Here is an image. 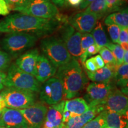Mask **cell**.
<instances>
[{
	"label": "cell",
	"instance_id": "14",
	"mask_svg": "<svg viewBox=\"0 0 128 128\" xmlns=\"http://www.w3.org/2000/svg\"><path fill=\"white\" fill-rule=\"evenodd\" d=\"M0 126L6 128H28L26 121L18 109L5 108L0 118Z\"/></svg>",
	"mask_w": 128,
	"mask_h": 128
},
{
	"label": "cell",
	"instance_id": "29",
	"mask_svg": "<svg viewBox=\"0 0 128 128\" xmlns=\"http://www.w3.org/2000/svg\"><path fill=\"white\" fill-rule=\"evenodd\" d=\"M99 53L105 64H106L107 65H116V59L113 53L108 48L106 47L100 48Z\"/></svg>",
	"mask_w": 128,
	"mask_h": 128
},
{
	"label": "cell",
	"instance_id": "47",
	"mask_svg": "<svg viewBox=\"0 0 128 128\" xmlns=\"http://www.w3.org/2000/svg\"><path fill=\"white\" fill-rule=\"evenodd\" d=\"M0 128H4V127H2V126H0Z\"/></svg>",
	"mask_w": 128,
	"mask_h": 128
},
{
	"label": "cell",
	"instance_id": "15",
	"mask_svg": "<svg viewBox=\"0 0 128 128\" xmlns=\"http://www.w3.org/2000/svg\"><path fill=\"white\" fill-rule=\"evenodd\" d=\"M65 106V101L50 106L48 108L45 119L41 128H63L62 113Z\"/></svg>",
	"mask_w": 128,
	"mask_h": 128
},
{
	"label": "cell",
	"instance_id": "38",
	"mask_svg": "<svg viewBox=\"0 0 128 128\" xmlns=\"http://www.w3.org/2000/svg\"><path fill=\"white\" fill-rule=\"evenodd\" d=\"M92 58H93L94 61L95 62L96 66H97L98 70V69L103 68V67L105 66L104 62L103 59L102 58V57H101V56L100 55H97Z\"/></svg>",
	"mask_w": 128,
	"mask_h": 128
},
{
	"label": "cell",
	"instance_id": "12",
	"mask_svg": "<svg viewBox=\"0 0 128 128\" xmlns=\"http://www.w3.org/2000/svg\"><path fill=\"white\" fill-rule=\"evenodd\" d=\"M103 108L104 110L116 112L123 114H128V94L114 87L108 94L103 104Z\"/></svg>",
	"mask_w": 128,
	"mask_h": 128
},
{
	"label": "cell",
	"instance_id": "11",
	"mask_svg": "<svg viewBox=\"0 0 128 128\" xmlns=\"http://www.w3.org/2000/svg\"><path fill=\"white\" fill-rule=\"evenodd\" d=\"M44 103L37 102L28 108L19 110L28 124V128H41L48 111Z\"/></svg>",
	"mask_w": 128,
	"mask_h": 128
},
{
	"label": "cell",
	"instance_id": "39",
	"mask_svg": "<svg viewBox=\"0 0 128 128\" xmlns=\"http://www.w3.org/2000/svg\"><path fill=\"white\" fill-rule=\"evenodd\" d=\"M71 119V113L68 110L64 109L63 113H62V124L63 126L65 124L68 122V121Z\"/></svg>",
	"mask_w": 128,
	"mask_h": 128
},
{
	"label": "cell",
	"instance_id": "27",
	"mask_svg": "<svg viewBox=\"0 0 128 128\" xmlns=\"http://www.w3.org/2000/svg\"><path fill=\"white\" fill-rule=\"evenodd\" d=\"M105 47L108 48L113 53V55L116 59L117 66H120L122 64H123L124 50L119 44H112L110 42Z\"/></svg>",
	"mask_w": 128,
	"mask_h": 128
},
{
	"label": "cell",
	"instance_id": "31",
	"mask_svg": "<svg viewBox=\"0 0 128 128\" xmlns=\"http://www.w3.org/2000/svg\"><path fill=\"white\" fill-rule=\"evenodd\" d=\"M12 56L7 52L0 50V71H4L10 66Z\"/></svg>",
	"mask_w": 128,
	"mask_h": 128
},
{
	"label": "cell",
	"instance_id": "7",
	"mask_svg": "<svg viewBox=\"0 0 128 128\" xmlns=\"http://www.w3.org/2000/svg\"><path fill=\"white\" fill-rule=\"evenodd\" d=\"M14 11L43 18L58 19L59 16L58 8L51 0H30Z\"/></svg>",
	"mask_w": 128,
	"mask_h": 128
},
{
	"label": "cell",
	"instance_id": "45",
	"mask_svg": "<svg viewBox=\"0 0 128 128\" xmlns=\"http://www.w3.org/2000/svg\"><path fill=\"white\" fill-rule=\"evenodd\" d=\"M123 64H128V50L124 51V60H123Z\"/></svg>",
	"mask_w": 128,
	"mask_h": 128
},
{
	"label": "cell",
	"instance_id": "1",
	"mask_svg": "<svg viewBox=\"0 0 128 128\" xmlns=\"http://www.w3.org/2000/svg\"><path fill=\"white\" fill-rule=\"evenodd\" d=\"M56 18H39L28 14L18 13L10 15L0 23V32H23L40 38L52 34L60 26Z\"/></svg>",
	"mask_w": 128,
	"mask_h": 128
},
{
	"label": "cell",
	"instance_id": "26",
	"mask_svg": "<svg viewBox=\"0 0 128 128\" xmlns=\"http://www.w3.org/2000/svg\"><path fill=\"white\" fill-rule=\"evenodd\" d=\"M95 44L92 36L90 33H82L81 35V55L80 59L81 63L84 64L86 60H87V56L86 55V52L88 48L92 44Z\"/></svg>",
	"mask_w": 128,
	"mask_h": 128
},
{
	"label": "cell",
	"instance_id": "10",
	"mask_svg": "<svg viewBox=\"0 0 128 128\" xmlns=\"http://www.w3.org/2000/svg\"><path fill=\"white\" fill-rule=\"evenodd\" d=\"M81 33L70 24H66L61 28L60 39L63 42L68 52L73 58L78 60L81 55Z\"/></svg>",
	"mask_w": 128,
	"mask_h": 128
},
{
	"label": "cell",
	"instance_id": "2",
	"mask_svg": "<svg viewBox=\"0 0 128 128\" xmlns=\"http://www.w3.org/2000/svg\"><path fill=\"white\" fill-rule=\"evenodd\" d=\"M55 76L61 82L66 100L79 95L87 82L79 62L73 58L68 63L58 67Z\"/></svg>",
	"mask_w": 128,
	"mask_h": 128
},
{
	"label": "cell",
	"instance_id": "32",
	"mask_svg": "<svg viewBox=\"0 0 128 128\" xmlns=\"http://www.w3.org/2000/svg\"><path fill=\"white\" fill-rule=\"evenodd\" d=\"M108 12L119 10L126 2V0H105Z\"/></svg>",
	"mask_w": 128,
	"mask_h": 128
},
{
	"label": "cell",
	"instance_id": "6",
	"mask_svg": "<svg viewBox=\"0 0 128 128\" xmlns=\"http://www.w3.org/2000/svg\"><path fill=\"white\" fill-rule=\"evenodd\" d=\"M8 108L23 109L36 103V94L35 92L6 87L0 93Z\"/></svg>",
	"mask_w": 128,
	"mask_h": 128
},
{
	"label": "cell",
	"instance_id": "30",
	"mask_svg": "<svg viewBox=\"0 0 128 128\" xmlns=\"http://www.w3.org/2000/svg\"><path fill=\"white\" fill-rule=\"evenodd\" d=\"M124 50H128V28H120L118 44Z\"/></svg>",
	"mask_w": 128,
	"mask_h": 128
},
{
	"label": "cell",
	"instance_id": "23",
	"mask_svg": "<svg viewBox=\"0 0 128 128\" xmlns=\"http://www.w3.org/2000/svg\"><path fill=\"white\" fill-rule=\"evenodd\" d=\"M92 33L94 42L100 48L105 47L108 43H110L108 36L106 34L104 27L101 23L96 24L95 28L92 30Z\"/></svg>",
	"mask_w": 128,
	"mask_h": 128
},
{
	"label": "cell",
	"instance_id": "19",
	"mask_svg": "<svg viewBox=\"0 0 128 128\" xmlns=\"http://www.w3.org/2000/svg\"><path fill=\"white\" fill-rule=\"evenodd\" d=\"M117 67L116 65H106L94 72H90L87 70L86 72L88 77L92 82L108 83L114 78Z\"/></svg>",
	"mask_w": 128,
	"mask_h": 128
},
{
	"label": "cell",
	"instance_id": "17",
	"mask_svg": "<svg viewBox=\"0 0 128 128\" xmlns=\"http://www.w3.org/2000/svg\"><path fill=\"white\" fill-rule=\"evenodd\" d=\"M103 110L104 109L103 105L90 106L88 109L83 114L71 118L66 124H64L63 128H82Z\"/></svg>",
	"mask_w": 128,
	"mask_h": 128
},
{
	"label": "cell",
	"instance_id": "28",
	"mask_svg": "<svg viewBox=\"0 0 128 128\" xmlns=\"http://www.w3.org/2000/svg\"><path fill=\"white\" fill-rule=\"evenodd\" d=\"M104 127H106V124L103 110L93 119L87 123L82 128H103Z\"/></svg>",
	"mask_w": 128,
	"mask_h": 128
},
{
	"label": "cell",
	"instance_id": "33",
	"mask_svg": "<svg viewBox=\"0 0 128 128\" xmlns=\"http://www.w3.org/2000/svg\"><path fill=\"white\" fill-rule=\"evenodd\" d=\"M108 30L112 40L114 44H118L119 37L120 27L118 25L111 24L108 26Z\"/></svg>",
	"mask_w": 128,
	"mask_h": 128
},
{
	"label": "cell",
	"instance_id": "48",
	"mask_svg": "<svg viewBox=\"0 0 128 128\" xmlns=\"http://www.w3.org/2000/svg\"><path fill=\"white\" fill-rule=\"evenodd\" d=\"M108 128V127H107V126H106V127H104V128Z\"/></svg>",
	"mask_w": 128,
	"mask_h": 128
},
{
	"label": "cell",
	"instance_id": "22",
	"mask_svg": "<svg viewBox=\"0 0 128 128\" xmlns=\"http://www.w3.org/2000/svg\"><path fill=\"white\" fill-rule=\"evenodd\" d=\"M106 25H118L120 28H128V11L124 9L108 15L104 20Z\"/></svg>",
	"mask_w": 128,
	"mask_h": 128
},
{
	"label": "cell",
	"instance_id": "21",
	"mask_svg": "<svg viewBox=\"0 0 128 128\" xmlns=\"http://www.w3.org/2000/svg\"><path fill=\"white\" fill-rule=\"evenodd\" d=\"M90 108L84 98L76 97L65 102L64 109L71 113V118L83 114Z\"/></svg>",
	"mask_w": 128,
	"mask_h": 128
},
{
	"label": "cell",
	"instance_id": "40",
	"mask_svg": "<svg viewBox=\"0 0 128 128\" xmlns=\"http://www.w3.org/2000/svg\"><path fill=\"white\" fill-rule=\"evenodd\" d=\"M6 78V74L4 72L0 71V92L4 88L5 81Z\"/></svg>",
	"mask_w": 128,
	"mask_h": 128
},
{
	"label": "cell",
	"instance_id": "5",
	"mask_svg": "<svg viewBox=\"0 0 128 128\" xmlns=\"http://www.w3.org/2000/svg\"><path fill=\"white\" fill-rule=\"evenodd\" d=\"M42 50L45 56L56 68L65 65L71 60L72 56L60 38L49 36L42 40Z\"/></svg>",
	"mask_w": 128,
	"mask_h": 128
},
{
	"label": "cell",
	"instance_id": "37",
	"mask_svg": "<svg viewBox=\"0 0 128 128\" xmlns=\"http://www.w3.org/2000/svg\"><path fill=\"white\" fill-rule=\"evenodd\" d=\"M10 13L7 3L4 0H0V15L6 16Z\"/></svg>",
	"mask_w": 128,
	"mask_h": 128
},
{
	"label": "cell",
	"instance_id": "18",
	"mask_svg": "<svg viewBox=\"0 0 128 128\" xmlns=\"http://www.w3.org/2000/svg\"><path fill=\"white\" fill-rule=\"evenodd\" d=\"M39 55L38 49H33L20 55L16 61V65L20 70L34 76L37 59Z\"/></svg>",
	"mask_w": 128,
	"mask_h": 128
},
{
	"label": "cell",
	"instance_id": "16",
	"mask_svg": "<svg viewBox=\"0 0 128 128\" xmlns=\"http://www.w3.org/2000/svg\"><path fill=\"white\" fill-rule=\"evenodd\" d=\"M57 68L44 55H39L37 59L34 76L40 83H44L55 75Z\"/></svg>",
	"mask_w": 128,
	"mask_h": 128
},
{
	"label": "cell",
	"instance_id": "35",
	"mask_svg": "<svg viewBox=\"0 0 128 128\" xmlns=\"http://www.w3.org/2000/svg\"><path fill=\"white\" fill-rule=\"evenodd\" d=\"M84 64L86 68V70L90 72H94L98 70L92 57L90 58V59H88V60H86Z\"/></svg>",
	"mask_w": 128,
	"mask_h": 128
},
{
	"label": "cell",
	"instance_id": "9",
	"mask_svg": "<svg viewBox=\"0 0 128 128\" xmlns=\"http://www.w3.org/2000/svg\"><path fill=\"white\" fill-rule=\"evenodd\" d=\"M113 87L110 82L90 83L86 88L84 100L87 102L89 106H103Z\"/></svg>",
	"mask_w": 128,
	"mask_h": 128
},
{
	"label": "cell",
	"instance_id": "34",
	"mask_svg": "<svg viewBox=\"0 0 128 128\" xmlns=\"http://www.w3.org/2000/svg\"><path fill=\"white\" fill-rule=\"evenodd\" d=\"M7 3L9 10L14 11L17 8L22 7L30 0H4Z\"/></svg>",
	"mask_w": 128,
	"mask_h": 128
},
{
	"label": "cell",
	"instance_id": "43",
	"mask_svg": "<svg viewBox=\"0 0 128 128\" xmlns=\"http://www.w3.org/2000/svg\"><path fill=\"white\" fill-rule=\"evenodd\" d=\"M51 1L55 6L62 7V6H64V4H65L66 0H51Z\"/></svg>",
	"mask_w": 128,
	"mask_h": 128
},
{
	"label": "cell",
	"instance_id": "3",
	"mask_svg": "<svg viewBox=\"0 0 128 128\" xmlns=\"http://www.w3.org/2000/svg\"><path fill=\"white\" fill-rule=\"evenodd\" d=\"M5 87L28 91L37 93L41 87L39 82L34 76L22 71L12 64L8 69L5 81Z\"/></svg>",
	"mask_w": 128,
	"mask_h": 128
},
{
	"label": "cell",
	"instance_id": "20",
	"mask_svg": "<svg viewBox=\"0 0 128 128\" xmlns=\"http://www.w3.org/2000/svg\"><path fill=\"white\" fill-rule=\"evenodd\" d=\"M107 127L109 128H128V114H123L116 112L104 110Z\"/></svg>",
	"mask_w": 128,
	"mask_h": 128
},
{
	"label": "cell",
	"instance_id": "44",
	"mask_svg": "<svg viewBox=\"0 0 128 128\" xmlns=\"http://www.w3.org/2000/svg\"><path fill=\"white\" fill-rule=\"evenodd\" d=\"M5 108H6L5 101L2 96H0V111H2Z\"/></svg>",
	"mask_w": 128,
	"mask_h": 128
},
{
	"label": "cell",
	"instance_id": "8",
	"mask_svg": "<svg viewBox=\"0 0 128 128\" xmlns=\"http://www.w3.org/2000/svg\"><path fill=\"white\" fill-rule=\"evenodd\" d=\"M39 99L49 106L56 104L63 100L64 89L61 82L56 77H52L43 83L39 91Z\"/></svg>",
	"mask_w": 128,
	"mask_h": 128
},
{
	"label": "cell",
	"instance_id": "13",
	"mask_svg": "<svg viewBox=\"0 0 128 128\" xmlns=\"http://www.w3.org/2000/svg\"><path fill=\"white\" fill-rule=\"evenodd\" d=\"M98 17L86 11L78 12L69 20V24L81 33H89L95 28Z\"/></svg>",
	"mask_w": 128,
	"mask_h": 128
},
{
	"label": "cell",
	"instance_id": "36",
	"mask_svg": "<svg viewBox=\"0 0 128 128\" xmlns=\"http://www.w3.org/2000/svg\"><path fill=\"white\" fill-rule=\"evenodd\" d=\"M100 49V48L96 44H92L88 48L87 52H86V55H87L88 58L91 56L96 55V54H97V53L99 52Z\"/></svg>",
	"mask_w": 128,
	"mask_h": 128
},
{
	"label": "cell",
	"instance_id": "46",
	"mask_svg": "<svg viewBox=\"0 0 128 128\" xmlns=\"http://www.w3.org/2000/svg\"><path fill=\"white\" fill-rule=\"evenodd\" d=\"M1 114H2V111H0V118L1 117Z\"/></svg>",
	"mask_w": 128,
	"mask_h": 128
},
{
	"label": "cell",
	"instance_id": "41",
	"mask_svg": "<svg viewBox=\"0 0 128 128\" xmlns=\"http://www.w3.org/2000/svg\"><path fill=\"white\" fill-rule=\"evenodd\" d=\"M94 1V0H82L81 4H80V9H86L89 6V4Z\"/></svg>",
	"mask_w": 128,
	"mask_h": 128
},
{
	"label": "cell",
	"instance_id": "42",
	"mask_svg": "<svg viewBox=\"0 0 128 128\" xmlns=\"http://www.w3.org/2000/svg\"><path fill=\"white\" fill-rule=\"evenodd\" d=\"M66 1L70 6L76 7V6H80L82 0H66Z\"/></svg>",
	"mask_w": 128,
	"mask_h": 128
},
{
	"label": "cell",
	"instance_id": "25",
	"mask_svg": "<svg viewBox=\"0 0 128 128\" xmlns=\"http://www.w3.org/2000/svg\"><path fill=\"white\" fill-rule=\"evenodd\" d=\"M85 11L95 14L98 19L102 18L108 12V7L105 0H94L89 4Z\"/></svg>",
	"mask_w": 128,
	"mask_h": 128
},
{
	"label": "cell",
	"instance_id": "24",
	"mask_svg": "<svg viewBox=\"0 0 128 128\" xmlns=\"http://www.w3.org/2000/svg\"><path fill=\"white\" fill-rule=\"evenodd\" d=\"M114 78L118 87L122 89L128 88V64H123L117 67Z\"/></svg>",
	"mask_w": 128,
	"mask_h": 128
},
{
	"label": "cell",
	"instance_id": "4",
	"mask_svg": "<svg viewBox=\"0 0 128 128\" xmlns=\"http://www.w3.org/2000/svg\"><path fill=\"white\" fill-rule=\"evenodd\" d=\"M38 37L23 32L8 33L1 40L2 49L11 56L17 57L33 47L38 40Z\"/></svg>",
	"mask_w": 128,
	"mask_h": 128
}]
</instances>
